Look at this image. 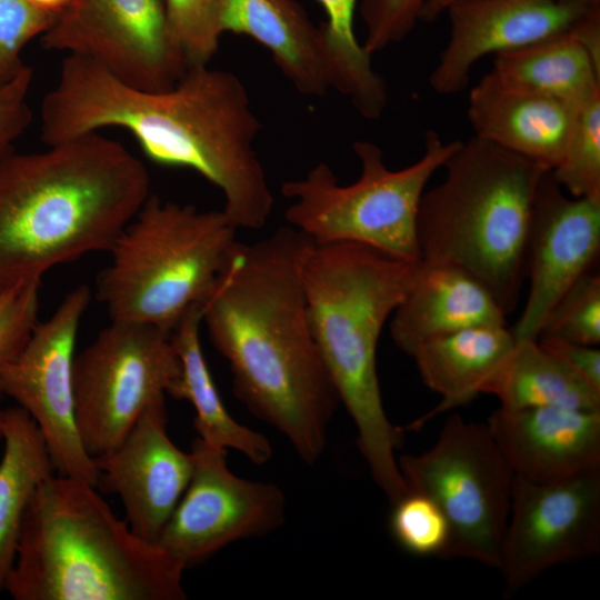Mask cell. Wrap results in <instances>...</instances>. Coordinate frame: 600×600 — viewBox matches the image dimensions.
Wrapping results in <instances>:
<instances>
[{
    "mask_svg": "<svg viewBox=\"0 0 600 600\" xmlns=\"http://www.w3.org/2000/svg\"><path fill=\"white\" fill-rule=\"evenodd\" d=\"M493 296L466 271L420 260L413 281L390 318L391 338L410 356L436 338L479 326H506Z\"/></svg>",
    "mask_w": 600,
    "mask_h": 600,
    "instance_id": "cell-20",
    "label": "cell"
},
{
    "mask_svg": "<svg viewBox=\"0 0 600 600\" xmlns=\"http://www.w3.org/2000/svg\"><path fill=\"white\" fill-rule=\"evenodd\" d=\"M150 197L144 164L100 132L0 156V291L109 251Z\"/></svg>",
    "mask_w": 600,
    "mask_h": 600,
    "instance_id": "cell-3",
    "label": "cell"
},
{
    "mask_svg": "<svg viewBox=\"0 0 600 600\" xmlns=\"http://www.w3.org/2000/svg\"><path fill=\"white\" fill-rule=\"evenodd\" d=\"M222 34L248 36L267 48L298 92L323 96L332 72L321 26L294 0H222Z\"/></svg>",
    "mask_w": 600,
    "mask_h": 600,
    "instance_id": "cell-21",
    "label": "cell"
},
{
    "mask_svg": "<svg viewBox=\"0 0 600 600\" xmlns=\"http://www.w3.org/2000/svg\"><path fill=\"white\" fill-rule=\"evenodd\" d=\"M29 1L42 10L57 14L69 3L70 0H29Z\"/></svg>",
    "mask_w": 600,
    "mask_h": 600,
    "instance_id": "cell-38",
    "label": "cell"
},
{
    "mask_svg": "<svg viewBox=\"0 0 600 600\" xmlns=\"http://www.w3.org/2000/svg\"><path fill=\"white\" fill-rule=\"evenodd\" d=\"M106 128L130 132L153 162L194 170L216 186L237 229L267 223L274 199L253 146L261 124L234 73L191 67L170 89L146 91L67 54L41 103L42 141L56 144Z\"/></svg>",
    "mask_w": 600,
    "mask_h": 600,
    "instance_id": "cell-1",
    "label": "cell"
},
{
    "mask_svg": "<svg viewBox=\"0 0 600 600\" xmlns=\"http://www.w3.org/2000/svg\"><path fill=\"white\" fill-rule=\"evenodd\" d=\"M600 344V276L587 272L556 302L539 337ZM538 340V339H537Z\"/></svg>",
    "mask_w": 600,
    "mask_h": 600,
    "instance_id": "cell-29",
    "label": "cell"
},
{
    "mask_svg": "<svg viewBox=\"0 0 600 600\" xmlns=\"http://www.w3.org/2000/svg\"><path fill=\"white\" fill-rule=\"evenodd\" d=\"M600 251V198H574L551 171L537 189L530 221L524 308L511 329L516 341L537 340L556 302L590 271Z\"/></svg>",
    "mask_w": 600,
    "mask_h": 600,
    "instance_id": "cell-15",
    "label": "cell"
},
{
    "mask_svg": "<svg viewBox=\"0 0 600 600\" xmlns=\"http://www.w3.org/2000/svg\"><path fill=\"white\" fill-rule=\"evenodd\" d=\"M2 390H1V387H0V401H1V397H2ZM1 417H2V409L0 408V440L2 439V431H1Z\"/></svg>",
    "mask_w": 600,
    "mask_h": 600,
    "instance_id": "cell-39",
    "label": "cell"
},
{
    "mask_svg": "<svg viewBox=\"0 0 600 600\" xmlns=\"http://www.w3.org/2000/svg\"><path fill=\"white\" fill-rule=\"evenodd\" d=\"M418 262L353 243H312L301 263L307 316L320 357L358 431V448L391 504L408 489L396 451L402 432L384 411L377 372L381 331Z\"/></svg>",
    "mask_w": 600,
    "mask_h": 600,
    "instance_id": "cell-4",
    "label": "cell"
},
{
    "mask_svg": "<svg viewBox=\"0 0 600 600\" xmlns=\"http://www.w3.org/2000/svg\"><path fill=\"white\" fill-rule=\"evenodd\" d=\"M578 109L512 89L487 73L470 91L468 119L476 137L553 170L570 140Z\"/></svg>",
    "mask_w": 600,
    "mask_h": 600,
    "instance_id": "cell-19",
    "label": "cell"
},
{
    "mask_svg": "<svg viewBox=\"0 0 600 600\" xmlns=\"http://www.w3.org/2000/svg\"><path fill=\"white\" fill-rule=\"evenodd\" d=\"M429 0H358L366 26L362 43L369 54L402 41L419 21Z\"/></svg>",
    "mask_w": 600,
    "mask_h": 600,
    "instance_id": "cell-33",
    "label": "cell"
},
{
    "mask_svg": "<svg viewBox=\"0 0 600 600\" xmlns=\"http://www.w3.org/2000/svg\"><path fill=\"white\" fill-rule=\"evenodd\" d=\"M489 73L502 86L576 109L600 97V67L571 32L498 53Z\"/></svg>",
    "mask_w": 600,
    "mask_h": 600,
    "instance_id": "cell-23",
    "label": "cell"
},
{
    "mask_svg": "<svg viewBox=\"0 0 600 600\" xmlns=\"http://www.w3.org/2000/svg\"><path fill=\"white\" fill-rule=\"evenodd\" d=\"M486 424L517 478L550 483L600 468V410L500 407Z\"/></svg>",
    "mask_w": 600,
    "mask_h": 600,
    "instance_id": "cell-18",
    "label": "cell"
},
{
    "mask_svg": "<svg viewBox=\"0 0 600 600\" xmlns=\"http://www.w3.org/2000/svg\"><path fill=\"white\" fill-rule=\"evenodd\" d=\"M551 174L571 197L600 198V97L578 109L566 151Z\"/></svg>",
    "mask_w": 600,
    "mask_h": 600,
    "instance_id": "cell-28",
    "label": "cell"
},
{
    "mask_svg": "<svg viewBox=\"0 0 600 600\" xmlns=\"http://www.w3.org/2000/svg\"><path fill=\"white\" fill-rule=\"evenodd\" d=\"M201 324V304H196L183 313L170 333L181 364V378L171 397L192 404L193 427L200 439L237 450L252 463L263 464L272 456L271 444L262 433L240 424L227 411L202 352Z\"/></svg>",
    "mask_w": 600,
    "mask_h": 600,
    "instance_id": "cell-24",
    "label": "cell"
},
{
    "mask_svg": "<svg viewBox=\"0 0 600 600\" xmlns=\"http://www.w3.org/2000/svg\"><path fill=\"white\" fill-rule=\"evenodd\" d=\"M0 460V591L16 559L24 512L38 487L56 468L36 421L21 407L2 409Z\"/></svg>",
    "mask_w": 600,
    "mask_h": 600,
    "instance_id": "cell-25",
    "label": "cell"
},
{
    "mask_svg": "<svg viewBox=\"0 0 600 600\" xmlns=\"http://www.w3.org/2000/svg\"><path fill=\"white\" fill-rule=\"evenodd\" d=\"M166 399L149 404L123 440L93 458L97 487L120 496L126 521L142 540L156 544L191 479V452L180 450L167 432Z\"/></svg>",
    "mask_w": 600,
    "mask_h": 600,
    "instance_id": "cell-17",
    "label": "cell"
},
{
    "mask_svg": "<svg viewBox=\"0 0 600 600\" xmlns=\"http://www.w3.org/2000/svg\"><path fill=\"white\" fill-rule=\"evenodd\" d=\"M460 142H444L437 131L428 130L422 156L410 166L391 170L379 146L356 141L352 148L360 162L359 178L342 186L332 169L319 162L303 178L284 181L281 193L291 200L286 220L314 243H360L419 262L421 197Z\"/></svg>",
    "mask_w": 600,
    "mask_h": 600,
    "instance_id": "cell-8",
    "label": "cell"
},
{
    "mask_svg": "<svg viewBox=\"0 0 600 600\" xmlns=\"http://www.w3.org/2000/svg\"><path fill=\"white\" fill-rule=\"evenodd\" d=\"M538 342L570 371L600 392V350L597 346L553 337H540Z\"/></svg>",
    "mask_w": 600,
    "mask_h": 600,
    "instance_id": "cell-36",
    "label": "cell"
},
{
    "mask_svg": "<svg viewBox=\"0 0 600 600\" xmlns=\"http://www.w3.org/2000/svg\"><path fill=\"white\" fill-rule=\"evenodd\" d=\"M312 243L291 226L241 243L201 304L236 397L309 464L322 456L340 402L307 316L300 270Z\"/></svg>",
    "mask_w": 600,
    "mask_h": 600,
    "instance_id": "cell-2",
    "label": "cell"
},
{
    "mask_svg": "<svg viewBox=\"0 0 600 600\" xmlns=\"http://www.w3.org/2000/svg\"><path fill=\"white\" fill-rule=\"evenodd\" d=\"M600 10L599 0H456L446 10L450 32L429 83L439 94L463 90L486 57L571 32Z\"/></svg>",
    "mask_w": 600,
    "mask_h": 600,
    "instance_id": "cell-16",
    "label": "cell"
},
{
    "mask_svg": "<svg viewBox=\"0 0 600 600\" xmlns=\"http://www.w3.org/2000/svg\"><path fill=\"white\" fill-rule=\"evenodd\" d=\"M483 393L496 396L501 408L560 407L600 410V392L570 371L538 340H520Z\"/></svg>",
    "mask_w": 600,
    "mask_h": 600,
    "instance_id": "cell-26",
    "label": "cell"
},
{
    "mask_svg": "<svg viewBox=\"0 0 600 600\" xmlns=\"http://www.w3.org/2000/svg\"><path fill=\"white\" fill-rule=\"evenodd\" d=\"M223 210L147 199L110 248L97 297L111 320L171 333L183 313L202 304L242 242Z\"/></svg>",
    "mask_w": 600,
    "mask_h": 600,
    "instance_id": "cell-7",
    "label": "cell"
},
{
    "mask_svg": "<svg viewBox=\"0 0 600 600\" xmlns=\"http://www.w3.org/2000/svg\"><path fill=\"white\" fill-rule=\"evenodd\" d=\"M398 467L408 492L431 499L448 522L441 558L498 569L514 473L487 424L453 413L430 449L400 457Z\"/></svg>",
    "mask_w": 600,
    "mask_h": 600,
    "instance_id": "cell-9",
    "label": "cell"
},
{
    "mask_svg": "<svg viewBox=\"0 0 600 600\" xmlns=\"http://www.w3.org/2000/svg\"><path fill=\"white\" fill-rule=\"evenodd\" d=\"M514 342L506 324L467 328L420 346L411 357L423 383L441 400L412 427H421L434 416L464 406L483 393Z\"/></svg>",
    "mask_w": 600,
    "mask_h": 600,
    "instance_id": "cell-22",
    "label": "cell"
},
{
    "mask_svg": "<svg viewBox=\"0 0 600 600\" xmlns=\"http://www.w3.org/2000/svg\"><path fill=\"white\" fill-rule=\"evenodd\" d=\"M90 299L89 287L78 286L37 323L21 351L0 367V387L36 421L58 474L97 488L99 470L76 424L72 382L77 334Z\"/></svg>",
    "mask_w": 600,
    "mask_h": 600,
    "instance_id": "cell-12",
    "label": "cell"
},
{
    "mask_svg": "<svg viewBox=\"0 0 600 600\" xmlns=\"http://www.w3.org/2000/svg\"><path fill=\"white\" fill-rule=\"evenodd\" d=\"M456 0H429L421 10L419 20L431 22L446 12Z\"/></svg>",
    "mask_w": 600,
    "mask_h": 600,
    "instance_id": "cell-37",
    "label": "cell"
},
{
    "mask_svg": "<svg viewBox=\"0 0 600 600\" xmlns=\"http://www.w3.org/2000/svg\"><path fill=\"white\" fill-rule=\"evenodd\" d=\"M33 70L26 66L11 81L0 86V156L13 149V142L32 122L28 103Z\"/></svg>",
    "mask_w": 600,
    "mask_h": 600,
    "instance_id": "cell-35",
    "label": "cell"
},
{
    "mask_svg": "<svg viewBox=\"0 0 600 600\" xmlns=\"http://www.w3.org/2000/svg\"><path fill=\"white\" fill-rule=\"evenodd\" d=\"M41 43L92 60L146 91L170 89L189 68L170 31L164 0H70Z\"/></svg>",
    "mask_w": 600,
    "mask_h": 600,
    "instance_id": "cell-11",
    "label": "cell"
},
{
    "mask_svg": "<svg viewBox=\"0 0 600 600\" xmlns=\"http://www.w3.org/2000/svg\"><path fill=\"white\" fill-rule=\"evenodd\" d=\"M390 531L398 544L416 556L442 557L448 541V522L428 497L408 492L392 504Z\"/></svg>",
    "mask_w": 600,
    "mask_h": 600,
    "instance_id": "cell-31",
    "label": "cell"
},
{
    "mask_svg": "<svg viewBox=\"0 0 600 600\" xmlns=\"http://www.w3.org/2000/svg\"><path fill=\"white\" fill-rule=\"evenodd\" d=\"M41 280H29L0 291V367L23 348L38 323Z\"/></svg>",
    "mask_w": 600,
    "mask_h": 600,
    "instance_id": "cell-34",
    "label": "cell"
},
{
    "mask_svg": "<svg viewBox=\"0 0 600 600\" xmlns=\"http://www.w3.org/2000/svg\"><path fill=\"white\" fill-rule=\"evenodd\" d=\"M443 168L444 179L419 203L421 260L466 271L508 316L526 279L533 202L549 170L476 136L461 141Z\"/></svg>",
    "mask_w": 600,
    "mask_h": 600,
    "instance_id": "cell-6",
    "label": "cell"
},
{
    "mask_svg": "<svg viewBox=\"0 0 600 600\" xmlns=\"http://www.w3.org/2000/svg\"><path fill=\"white\" fill-rule=\"evenodd\" d=\"M184 570L136 536L93 484L52 474L24 512L4 590L16 600H183Z\"/></svg>",
    "mask_w": 600,
    "mask_h": 600,
    "instance_id": "cell-5",
    "label": "cell"
},
{
    "mask_svg": "<svg viewBox=\"0 0 600 600\" xmlns=\"http://www.w3.org/2000/svg\"><path fill=\"white\" fill-rule=\"evenodd\" d=\"M600 551V468L550 483L514 477L500 563L506 593Z\"/></svg>",
    "mask_w": 600,
    "mask_h": 600,
    "instance_id": "cell-14",
    "label": "cell"
},
{
    "mask_svg": "<svg viewBox=\"0 0 600 600\" xmlns=\"http://www.w3.org/2000/svg\"><path fill=\"white\" fill-rule=\"evenodd\" d=\"M53 13L29 0H0V86L11 81L27 66L21 53L51 26Z\"/></svg>",
    "mask_w": 600,
    "mask_h": 600,
    "instance_id": "cell-32",
    "label": "cell"
},
{
    "mask_svg": "<svg viewBox=\"0 0 600 600\" xmlns=\"http://www.w3.org/2000/svg\"><path fill=\"white\" fill-rule=\"evenodd\" d=\"M327 14L321 26L332 72V89L347 97L367 120H377L388 102L383 78L373 69L371 54L354 31L358 0H317Z\"/></svg>",
    "mask_w": 600,
    "mask_h": 600,
    "instance_id": "cell-27",
    "label": "cell"
},
{
    "mask_svg": "<svg viewBox=\"0 0 600 600\" xmlns=\"http://www.w3.org/2000/svg\"><path fill=\"white\" fill-rule=\"evenodd\" d=\"M180 378L169 332L111 320L73 361L76 424L88 454L113 450L149 404L171 397Z\"/></svg>",
    "mask_w": 600,
    "mask_h": 600,
    "instance_id": "cell-10",
    "label": "cell"
},
{
    "mask_svg": "<svg viewBox=\"0 0 600 600\" xmlns=\"http://www.w3.org/2000/svg\"><path fill=\"white\" fill-rule=\"evenodd\" d=\"M222 0H164L170 31L188 67L208 66L219 48Z\"/></svg>",
    "mask_w": 600,
    "mask_h": 600,
    "instance_id": "cell-30",
    "label": "cell"
},
{
    "mask_svg": "<svg viewBox=\"0 0 600 600\" xmlns=\"http://www.w3.org/2000/svg\"><path fill=\"white\" fill-rule=\"evenodd\" d=\"M190 452L191 479L156 542L184 569L237 540L270 533L283 523L286 498L278 486L233 474L227 449L199 437Z\"/></svg>",
    "mask_w": 600,
    "mask_h": 600,
    "instance_id": "cell-13",
    "label": "cell"
},
{
    "mask_svg": "<svg viewBox=\"0 0 600 600\" xmlns=\"http://www.w3.org/2000/svg\"><path fill=\"white\" fill-rule=\"evenodd\" d=\"M558 2H570V1H596V0H552Z\"/></svg>",
    "mask_w": 600,
    "mask_h": 600,
    "instance_id": "cell-40",
    "label": "cell"
}]
</instances>
